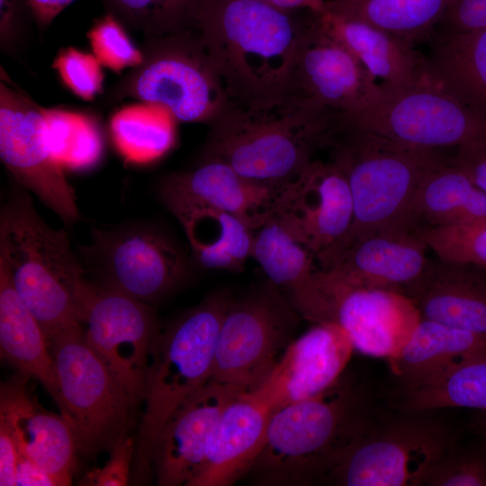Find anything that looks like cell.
<instances>
[{
	"mask_svg": "<svg viewBox=\"0 0 486 486\" xmlns=\"http://www.w3.org/2000/svg\"><path fill=\"white\" fill-rule=\"evenodd\" d=\"M135 453V439L123 431L111 447L108 461L101 468L89 471L80 481L87 486H123L130 477V464Z\"/></svg>",
	"mask_w": 486,
	"mask_h": 486,
	"instance_id": "obj_41",
	"label": "cell"
},
{
	"mask_svg": "<svg viewBox=\"0 0 486 486\" xmlns=\"http://www.w3.org/2000/svg\"><path fill=\"white\" fill-rule=\"evenodd\" d=\"M405 411L469 408L486 412V352L469 358L431 381L402 391Z\"/></svg>",
	"mask_w": 486,
	"mask_h": 486,
	"instance_id": "obj_32",
	"label": "cell"
},
{
	"mask_svg": "<svg viewBox=\"0 0 486 486\" xmlns=\"http://www.w3.org/2000/svg\"><path fill=\"white\" fill-rule=\"evenodd\" d=\"M107 12L144 38L195 31L203 0H103Z\"/></svg>",
	"mask_w": 486,
	"mask_h": 486,
	"instance_id": "obj_35",
	"label": "cell"
},
{
	"mask_svg": "<svg viewBox=\"0 0 486 486\" xmlns=\"http://www.w3.org/2000/svg\"><path fill=\"white\" fill-rule=\"evenodd\" d=\"M157 190L173 215L210 208L232 214L255 230L271 217L278 188L248 179L219 160L199 158L193 168L164 176Z\"/></svg>",
	"mask_w": 486,
	"mask_h": 486,
	"instance_id": "obj_21",
	"label": "cell"
},
{
	"mask_svg": "<svg viewBox=\"0 0 486 486\" xmlns=\"http://www.w3.org/2000/svg\"><path fill=\"white\" fill-rule=\"evenodd\" d=\"M29 17L32 18L28 0H0V50L3 54L18 57L25 43Z\"/></svg>",
	"mask_w": 486,
	"mask_h": 486,
	"instance_id": "obj_42",
	"label": "cell"
},
{
	"mask_svg": "<svg viewBox=\"0 0 486 486\" xmlns=\"http://www.w3.org/2000/svg\"><path fill=\"white\" fill-rule=\"evenodd\" d=\"M410 300L420 319L486 338V266L430 260Z\"/></svg>",
	"mask_w": 486,
	"mask_h": 486,
	"instance_id": "obj_24",
	"label": "cell"
},
{
	"mask_svg": "<svg viewBox=\"0 0 486 486\" xmlns=\"http://www.w3.org/2000/svg\"><path fill=\"white\" fill-rule=\"evenodd\" d=\"M0 348L2 357L18 373L38 380L55 397L58 382L47 336L18 295L9 274L2 265Z\"/></svg>",
	"mask_w": 486,
	"mask_h": 486,
	"instance_id": "obj_27",
	"label": "cell"
},
{
	"mask_svg": "<svg viewBox=\"0 0 486 486\" xmlns=\"http://www.w3.org/2000/svg\"><path fill=\"white\" fill-rule=\"evenodd\" d=\"M275 7L296 12L307 11L313 14H322L327 11L326 0H262Z\"/></svg>",
	"mask_w": 486,
	"mask_h": 486,
	"instance_id": "obj_48",
	"label": "cell"
},
{
	"mask_svg": "<svg viewBox=\"0 0 486 486\" xmlns=\"http://www.w3.org/2000/svg\"><path fill=\"white\" fill-rule=\"evenodd\" d=\"M453 161L486 193V142L457 148Z\"/></svg>",
	"mask_w": 486,
	"mask_h": 486,
	"instance_id": "obj_44",
	"label": "cell"
},
{
	"mask_svg": "<svg viewBox=\"0 0 486 486\" xmlns=\"http://www.w3.org/2000/svg\"><path fill=\"white\" fill-rule=\"evenodd\" d=\"M230 302L224 293L210 295L157 334L145 379V410L135 439L132 469L137 482L150 476L153 447L166 419L211 381L220 328Z\"/></svg>",
	"mask_w": 486,
	"mask_h": 486,
	"instance_id": "obj_6",
	"label": "cell"
},
{
	"mask_svg": "<svg viewBox=\"0 0 486 486\" xmlns=\"http://www.w3.org/2000/svg\"><path fill=\"white\" fill-rule=\"evenodd\" d=\"M271 216L315 258L338 245L354 219L350 187L333 159H313L277 190Z\"/></svg>",
	"mask_w": 486,
	"mask_h": 486,
	"instance_id": "obj_16",
	"label": "cell"
},
{
	"mask_svg": "<svg viewBox=\"0 0 486 486\" xmlns=\"http://www.w3.org/2000/svg\"><path fill=\"white\" fill-rule=\"evenodd\" d=\"M15 480L17 486H58L48 471L19 451Z\"/></svg>",
	"mask_w": 486,
	"mask_h": 486,
	"instance_id": "obj_46",
	"label": "cell"
},
{
	"mask_svg": "<svg viewBox=\"0 0 486 486\" xmlns=\"http://www.w3.org/2000/svg\"><path fill=\"white\" fill-rule=\"evenodd\" d=\"M384 93L358 59L320 23L307 20L294 68L292 96L340 118H353Z\"/></svg>",
	"mask_w": 486,
	"mask_h": 486,
	"instance_id": "obj_17",
	"label": "cell"
},
{
	"mask_svg": "<svg viewBox=\"0 0 486 486\" xmlns=\"http://www.w3.org/2000/svg\"><path fill=\"white\" fill-rule=\"evenodd\" d=\"M53 68L66 87L85 101H92L103 92V66L93 53L63 48L53 60Z\"/></svg>",
	"mask_w": 486,
	"mask_h": 486,
	"instance_id": "obj_39",
	"label": "cell"
},
{
	"mask_svg": "<svg viewBox=\"0 0 486 486\" xmlns=\"http://www.w3.org/2000/svg\"><path fill=\"white\" fill-rule=\"evenodd\" d=\"M294 13L262 0H203L195 31L232 104L262 109L292 96L308 20Z\"/></svg>",
	"mask_w": 486,
	"mask_h": 486,
	"instance_id": "obj_1",
	"label": "cell"
},
{
	"mask_svg": "<svg viewBox=\"0 0 486 486\" xmlns=\"http://www.w3.org/2000/svg\"><path fill=\"white\" fill-rule=\"evenodd\" d=\"M273 284L287 292L316 270L315 256L272 216L254 230L251 256Z\"/></svg>",
	"mask_w": 486,
	"mask_h": 486,
	"instance_id": "obj_33",
	"label": "cell"
},
{
	"mask_svg": "<svg viewBox=\"0 0 486 486\" xmlns=\"http://www.w3.org/2000/svg\"><path fill=\"white\" fill-rule=\"evenodd\" d=\"M87 38L97 60L114 72L133 68L142 59L141 49L133 43L126 26L109 12L94 21Z\"/></svg>",
	"mask_w": 486,
	"mask_h": 486,
	"instance_id": "obj_38",
	"label": "cell"
},
{
	"mask_svg": "<svg viewBox=\"0 0 486 486\" xmlns=\"http://www.w3.org/2000/svg\"><path fill=\"white\" fill-rule=\"evenodd\" d=\"M18 448L4 422L0 421V485H16L15 472Z\"/></svg>",
	"mask_w": 486,
	"mask_h": 486,
	"instance_id": "obj_45",
	"label": "cell"
},
{
	"mask_svg": "<svg viewBox=\"0 0 486 486\" xmlns=\"http://www.w3.org/2000/svg\"><path fill=\"white\" fill-rule=\"evenodd\" d=\"M170 117L166 112L156 113L143 109L117 113L111 122L116 148L128 161L137 164L162 157L175 143Z\"/></svg>",
	"mask_w": 486,
	"mask_h": 486,
	"instance_id": "obj_34",
	"label": "cell"
},
{
	"mask_svg": "<svg viewBox=\"0 0 486 486\" xmlns=\"http://www.w3.org/2000/svg\"><path fill=\"white\" fill-rule=\"evenodd\" d=\"M84 326L86 341L132 403L143 400L151 347L158 333L148 303L93 284Z\"/></svg>",
	"mask_w": 486,
	"mask_h": 486,
	"instance_id": "obj_15",
	"label": "cell"
},
{
	"mask_svg": "<svg viewBox=\"0 0 486 486\" xmlns=\"http://www.w3.org/2000/svg\"><path fill=\"white\" fill-rule=\"evenodd\" d=\"M440 23L445 30L443 34L485 30L486 0H453Z\"/></svg>",
	"mask_w": 486,
	"mask_h": 486,
	"instance_id": "obj_43",
	"label": "cell"
},
{
	"mask_svg": "<svg viewBox=\"0 0 486 486\" xmlns=\"http://www.w3.org/2000/svg\"><path fill=\"white\" fill-rule=\"evenodd\" d=\"M240 393L244 392L211 380L174 410L153 447L158 485L189 486L205 462L222 412Z\"/></svg>",
	"mask_w": 486,
	"mask_h": 486,
	"instance_id": "obj_20",
	"label": "cell"
},
{
	"mask_svg": "<svg viewBox=\"0 0 486 486\" xmlns=\"http://www.w3.org/2000/svg\"><path fill=\"white\" fill-rule=\"evenodd\" d=\"M80 252L103 286L146 303L176 289L188 269L181 246L161 230L145 224L93 229L90 244Z\"/></svg>",
	"mask_w": 486,
	"mask_h": 486,
	"instance_id": "obj_11",
	"label": "cell"
},
{
	"mask_svg": "<svg viewBox=\"0 0 486 486\" xmlns=\"http://www.w3.org/2000/svg\"><path fill=\"white\" fill-rule=\"evenodd\" d=\"M142 59L111 88V101L133 98L182 122L209 125L231 103L196 31L145 38Z\"/></svg>",
	"mask_w": 486,
	"mask_h": 486,
	"instance_id": "obj_7",
	"label": "cell"
},
{
	"mask_svg": "<svg viewBox=\"0 0 486 486\" xmlns=\"http://www.w3.org/2000/svg\"><path fill=\"white\" fill-rule=\"evenodd\" d=\"M354 350L338 325L317 323L291 341L266 380L251 393L272 411L317 396L338 382Z\"/></svg>",
	"mask_w": 486,
	"mask_h": 486,
	"instance_id": "obj_19",
	"label": "cell"
},
{
	"mask_svg": "<svg viewBox=\"0 0 486 486\" xmlns=\"http://www.w3.org/2000/svg\"><path fill=\"white\" fill-rule=\"evenodd\" d=\"M0 265L48 340L83 328L93 284L85 278L67 231L50 226L21 187L1 208Z\"/></svg>",
	"mask_w": 486,
	"mask_h": 486,
	"instance_id": "obj_2",
	"label": "cell"
},
{
	"mask_svg": "<svg viewBox=\"0 0 486 486\" xmlns=\"http://www.w3.org/2000/svg\"><path fill=\"white\" fill-rule=\"evenodd\" d=\"M75 0H28L32 18L38 30L44 32L57 16Z\"/></svg>",
	"mask_w": 486,
	"mask_h": 486,
	"instance_id": "obj_47",
	"label": "cell"
},
{
	"mask_svg": "<svg viewBox=\"0 0 486 486\" xmlns=\"http://www.w3.org/2000/svg\"><path fill=\"white\" fill-rule=\"evenodd\" d=\"M318 17L385 90L403 89L432 78L428 58L414 49V44L328 10Z\"/></svg>",
	"mask_w": 486,
	"mask_h": 486,
	"instance_id": "obj_25",
	"label": "cell"
},
{
	"mask_svg": "<svg viewBox=\"0 0 486 486\" xmlns=\"http://www.w3.org/2000/svg\"><path fill=\"white\" fill-rule=\"evenodd\" d=\"M194 260L203 268L241 271L251 256L254 230L239 218L214 209L193 208L174 215Z\"/></svg>",
	"mask_w": 486,
	"mask_h": 486,
	"instance_id": "obj_30",
	"label": "cell"
},
{
	"mask_svg": "<svg viewBox=\"0 0 486 486\" xmlns=\"http://www.w3.org/2000/svg\"><path fill=\"white\" fill-rule=\"evenodd\" d=\"M453 0H326L327 10L412 44L428 37Z\"/></svg>",
	"mask_w": 486,
	"mask_h": 486,
	"instance_id": "obj_31",
	"label": "cell"
},
{
	"mask_svg": "<svg viewBox=\"0 0 486 486\" xmlns=\"http://www.w3.org/2000/svg\"><path fill=\"white\" fill-rule=\"evenodd\" d=\"M271 414L270 407L254 393H240L231 400L189 486H230L248 474L264 446Z\"/></svg>",
	"mask_w": 486,
	"mask_h": 486,
	"instance_id": "obj_23",
	"label": "cell"
},
{
	"mask_svg": "<svg viewBox=\"0 0 486 486\" xmlns=\"http://www.w3.org/2000/svg\"><path fill=\"white\" fill-rule=\"evenodd\" d=\"M346 125L423 148L443 149L486 142V121L432 78L416 86L385 90Z\"/></svg>",
	"mask_w": 486,
	"mask_h": 486,
	"instance_id": "obj_12",
	"label": "cell"
},
{
	"mask_svg": "<svg viewBox=\"0 0 486 486\" xmlns=\"http://www.w3.org/2000/svg\"><path fill=\"white\" fill-rule=\"evenodd\" d=\"M333 116L297 96L262 109L230 103L208 125L199 158L219 160L248 179L279 188L327 147Z\"/></svg>",
	"mask_w": 486,
	"mask_h": 486,
	"instance_id": "obj_3",
	"label": "cell"
},
{
	"mask_svg": "<svg viewBox=\"0 0 486 486\" xmlns=\"http://www.w3.org/2000/svg\"><path fill=\"white\" fill-rule=\"evenodd\" d=\"M484 352L486 338L420 319L407 342L388 359L404 391L422 385Z\"/></svg>",
	"mask_w": 486,
	"mask_h": 486,
	"instance_id": "obj_26",
	"label": "cell"
},
{
	"mask_svg": "<svg viewBox=\"0 0 486 486\" xmlns=\"http://www.w3.org/2000/svg\"><path fill=\"white\" fill-rule=\"evenodd\" d=\"M428 248L418 231L395 227L367 233L316 259L320 269L348 284L393 291L411 299L430 262Z\"/></svg>",
	"mask_w": 486,
	"mask_h": 486,
	"instance_id": "obj_18",
	"label": "cell"
},
{
	"mask_svg": "<svg viewBox=\"0 0 486 486\" xmlns=\"http://www.w3.org/2000/svg\"><path fill=\"white\" fill-rule=\"evenodd\" d=\"M48 138L51 151L65 169L88 170L101 159L104 142L90 118L65 111H47Z\"/></svg>",
	"mask_w": 486,
	"mask_h": 486,
	"instance_id": "obj_36",
	"label": "cell"
},
{
	"mask_svg": "<svg viewBox=\"0 0 486 486\" xmlns=\"http://www.w3.org/2000/svg\"><path fill=\"white\" fill-rule=\"evenodd\" d=\"M453 429L429 411L374 416L322 482L341 486H416L453 446Z\"/></svg>",
	"mask_w": 486,
	"mask_h": 486,
	"instance_id": "obj_8",
	"label": "cell"
},
{
	"mask_svg": "<svg viewBox=\"0 0 486 486\" xmlns=\"http://www.w3.org/2000/svg\"><path fill=\"white\" fill-rule=\"evenodd\" d=\"M28 379L18 373L1 383L0 421L20 453L48 471L58 486L70 485L78 452L73 431L62 415L38 403L27 390Z\"/></svg>",
	"mask_w": 486,
	"mask_h": 486,
	"instance_id": "obj_22",
	"label": "cell"
},
{
	"mask_svg": "<svg viewBox=\"0 0 486 486\" xmlns=\"http://www.w3.org/2000/svg\"><path fill=\"white\" fill-rule=\"evenodd\" d=\"M428 63L437 85L486 121V29L443 34Z\"/></svg>",
	"mask_w": 486,
	"mask_h": 486,
	"instance_id": "obj_29",
	"label": "cell"
},
{
	"mask_svg": "<svg viewBox=\"0 0 486 486\" xmlns=\"http://www.w3.org/2000/svg\"><path fill=\"white\" fill-rule=\"evenodd\" d=\"M0 158L18 187L65 224L78 220L75 191L49 143L47 110L5 81L0 84Z\"/></svg>",
	"mask_w": 486,
	"mask_h": 486,
	"instance_id": "obj_14",
	"label": "cell"
},
{
	"mask_svg": "<svg viewBox=\"0 0 486 486\" xmlns=\"http://www.w3.org/2000/svg\"><path fill=\"white\" fill-rule=\"evenodd\" d=\"M374 417L364 390L341 377L317 396L272 411L248 473L263 485L322 482Z\"/></svg>",
	"mask_w": 486,
	"mask_h": 486,
	"instance_id": "obj_4",
	"label": "cell"
},
{
	"mask_svg": "<svg viewBox=\"0 0 486 486\" xmlns=\"http://www.w3.org/2000/svg\"><path fill=\"white\" fill-rule=\"evenodd\" d=\"M419 234L439 259L486 266V218L467 225L428 228Z\"/></svg>",
	"mask_w": 486,
	"mask_h": 486,
	"instance_id": "obj_37",
	"label": "cell"
},
{
	"mask_svg": "<svg viewBox=\"0 0 486 486\" xmlns=\"http://www.w3.org/2000/svg\"><path fill=\"white\" fill-rule=\"evenodd\" d=\"M288 299L301 317L315 324L338 325L355 349L377 357L396 354L420 320L407 296L356 286L320 268L288 292Z\"/></svg>",
	"mask_w": 486,
	"mask_h": 486,
	"instance_id": "obj_9",
	"label": "cell"
},
{
	"mask_svg": "<svg viewBox=\"0 0 486 486\" xmlns=\"http://www.w3.org/2000/svg\"><path fill=\"white\" fill-rule=\"evenodd\" d=\"M327 147L346 176L354 205L350 230L335 247L379 230L412 229L409 219L421 184L433 169L450 160L442 149L403 144L338 119Z\"/></svg>",
	"mask_w": 486,
	"mask_h": 486,
	"instance_id": "obj_5",
	"label": "cell"
},
{
	"mask_svg": "<svg viewBox=\"0 0 486 486\" xmlns=\"http://www.w3.org/2000/svg\"><path fill=\"white\" fill-rule=\"evenodd\" d=\"M49 346L58 382L53 399L78 452L91 455L111 448L128 430L134 404L86 341L84 328L52 337Z\"/></svg>",
	"mask_w": 486,
	"mask_h": 486,
	"instance_id": "obj_10",
	"label": "cell"
},
{
	"mask_svg": "<svg viewBox=\"0 0 486 486\" xmlns=\"http://www.w3.org/2000/svg\"><path fill=\"white\" fill-rule=\"evenodd\" d=\"M298 313L274 292L230 302L220 328L212 379L256 391L291 343Z\"/></svg>",
	"mask_w": 486,
	"mask_h": 486,
	"instance_id": "obj_13",
	"label": "cell"
},
{
	"mask_svg": "<svg viewBox=\"0 0 486 486\" xmlns=\"http://www.w3.org/2000/svg\"><path fill=\"white\" fill-rule=\"evenodd\" d=\"M427 486H486V451L453 445L430 470Z\"/></svg>",
	"mask_w": 486,
	"mask_h": 486,
	"instance_id": "obj_40",
	"label": "cell"
},
{
	"mask_svg": "<svg viewBox=\"0 0 486 486\" xmlns=\"http://www.w3.org/2000/svg\"><path fill=\"white\" fill-rule=\"evenodd\" d=\"M486 218V193L453 159L433 169L421 184L409 225L421 231L433 227L475 223Z\"/></svg>",
	"mask_w": 486,
	"mask_h": 486,
	"instance_id": "obj_28",
	"label": "cell"
}]
</instances>
